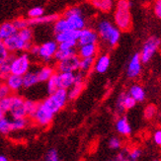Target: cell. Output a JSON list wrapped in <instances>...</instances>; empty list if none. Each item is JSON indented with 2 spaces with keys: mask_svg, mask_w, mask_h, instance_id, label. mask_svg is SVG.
<instances>
[{
  "mask_svg": "<svg viewBox=\"0 0 161 161\" xmlns=\"http://www.w3.org/2000/svg\"><path fill=\"white\" fill-rule=\"evenodd\" d=\"M45 160H47V161H58L59 155H58V150L55 148H51L47 152V154L45 156Z\"/></svg>",
  "mask_w": 161,
  "mask_h": 161,
  "instance_id": "39",
  "label": "cell"
},
{
  "mask_svg": "<svg viewBox=\"0 0 161 161\" xmlns=\"http://www.w3.org/2000/svg\"><path fill=\"white\" fill-rule=\"evenodd\" d=\"M84 84L83 83H74L73 85L67 89V97L68 100H74L76 99L83 91Z\"/></svg>",
  "mask_w": 161,
  "mask_h": 161,
  "instance_id": "28",
  "label": "cell"
},
{
  "mask_svg": "<svg viewBox=\"0 0 161 161\" xmlns=\"http://www.w3.org/2000/svg\"><path fill=\"white\" fill-rule=\"evenodd\" d=\"M58 88L68 89L74 84V72H58Z\"/></svg>",
  "mask_w": 161,
  "mask_h": 161,
  "instance_id": "18",
  "label": "cell"
},
{
  "mask_svg": "<svg viewBox=\"0 0 161 161\" xmlns=\"http://www.w3.org/2000/svg\"><path fill=\"white\" fill-rule=\"evenodd\" d=\"M142 62L141 59V55L138 53H135L129 61L128 68H127V76L130 79L136 78L142 73Z\"/></svg>",
  "mask_w": 161,
  "mask_h": 161,
  "instance_id": "11",
  "label": "cell"
},
{
  "mask_svg": "<svg viewBox=\"0 0 161 161\" xmlns=\"http://www.w3.org/2000/svg\"><path fill=\"white\" fill-rule=\"evenodd\" d=\"M67 101V90L64 88H58L53 94L46 98L42 103L55 115L65 106Z\"/></svg>",
  "mask_w": 161,
  "mask_h": 161,
  "instance_id": "3",
  "label": "cell"
},
{
  "mask_svg": "<svg viewBox=\"0 0 161 161\" xmlns=\"http://www.w3.org/2000/svg\"><path fill=\"white\" fill-rule=\"evenodd\" d=\"M11 98V104L10 109L8 113L10 114L11 118H18V117H27L26 115V109H25V99L22 96L19 95H12Z\"/></svg>",
  "mask_w": 161,
  "mask_h": 161,
  "instance_id": "10",
  "label": "cell"
},
{
  "mask_svg": "<svg viewBox=\"0 0 161 161\" xmlns=\"http://www.w3.org/2000/svg\"><path fill=\"white\" fill-rule=\"evenodd\" d=\"M11 130L17 131L22 130L28 125V119L27 117H18V118H12L11 120Z\"/></svg>",
  "mask_w": 161,
  "mask_h": 161,
  "instance_id": "26",
  "label": "cell"
},
{
  "mask_svg": "<svg viewBox=\"0 0 161 161\" xmlns=\"http://www.w3.org/2000/svg\"><path fill=\"white\" fill-rule=\"evenodd\" d=\"M59 16L58 14H50V15H42L40 17L36 18H27L26 19V24L28 27L32 26H38V25H43V24H48V23H53L55 20H58Z\"/></svg>",
  "mask_w": 161,
  "mask_h": 161,
  "instance_id": "14",
  "label": "cell"
},
{
  "mask_svg": "<svg viewBox=\"0 0 161 161\" xmlns=\"http://www.w3.org/2000/svg\"><path fill=\"white\" fill-rule=\"evenodd\" d=\"M3 44L5 45L6 48L9 51V53H17V52H27L29 51L31 47L33 46L32 42H28L24 40L20 36L18 31L3 41Z\"/></svg>",
  "mask_w": 161,
  "mask_h": 161,
  "instance_id": "4",
  "label": "cell"
},
{
  "mask_svg": "<svg viewBox=\"0 0 161 161\" xmlns=\"http://www.w3.org/2000/svg\"><path fill=\"white\" fill-rule=\"evenodd\" d=\"M11 122L10 119H8L6 116L3 118L2 120V124H1V130H0V132L3 135H8L9 132H11Z\"/></svg>",
  "mask_w": 161,
  "mask_h": 161,
  "instance_id": "36",
  "label": "cell"
},
{
  "mask_svg": "<svg viewBox=\"0 0 161 161\" xmlns=\"http://www.w3.org/2000/svg\"><path fill=\"white\" fill-rule=\"evenodd\" d=\"M8 158H7L5 155H0V161H7Z\"/></svg>",
  "mask_w": 161,
  "mask_h": 161,
  "instance_id": "51",
  "label": "cell"
},
{
  "mask_svg": "<svg viewBox=\"0 0 161 161\" xmlns=\"http://www.w3.org/2000/svg\"><path fill=\"white\" fill-rule=\"evenodd\" d=\"M142 156V149L139 148H134L130 152H129V160L136 161Z\"/></svg>",
  "mask_w": 161,
  "mask_h": 161,
  "instance_id": "44",
  "label": "cell"
},
{
  "mask_svg": "<svg viewBox=\"0 0 161 161\" xmlns=\"http://www.w3.org/2000/svg\"><path fill=\"white\" fill-rule=\"evenodd\" d=\"M94 62H95V58H80L78 70L82 71L83 73L88 72L93 67Z\"/></svg>",
  "mask_w": 161,
  "mask_h": 161,
  "instance_id": "29",
  "label": "cell"
},
{
  "mask_svg": "<svg viewBox=\"0 0 161 161\" xmlns=\"http://www.w3.org/2000/svg\"><path fill=\"white\" fill-rule=\"evenodd\" d=\"M110 64H111L110 55L107 53H104V54H101L97 59H95L93 68L97 73L102 74L108 70L110 67Z\"/></svg>",
  "mask_w": 161,
  "mask_h": 161,
  "instance_id": "17",
  "label": "cell"
},
{
  "mask_svg": "<svg viewBox=\"0 0 161 161\" xmlns=\"http://www.w3.org/2000/svg\"><path fill=\"white\" fill-rule=\"evenodd\" d=\"M160 44H161V40L156 36H152L146 40V42L142 46V50L141 53H139L142 62L143 64H148L150 61L154 53L157 52L158 47H160Z\"/></svg>",
  "mask_w": 161,
  "mask_h": 161,
  "instance_id": "6",
  "label": "cell"
},
{
  "mask_svg": "<svg viewBox=\"0 0 161 161\" xmlns=\"http://www.w3.org/2000/svg\"><path fill=\"white\" fill-rule=\"evenodd\" d=\"M98 53L97 44H86L80 45L78 48L79 58H95Z\"/></svg>",
  "mask_w": 161,
  "mask_h": 161,
  "instance_id": "20",
  "label": "cell"
},
{
  "mask_svg": "<svg viewBox=\"0 0 161 161\" xmlns=\"http://www.w3.org/2000/svg\"><path fill=\"white\" fill-rule=\"evenodd\" d=\"M121 146H122V141L117 136L112 137L109 141V147L111 149H114V150L120 149Z\"/></svg>",
  "mask_w": 161,
  "mask_h": 161,
  "instance_id": "42",
  "label": "cell"
},
{
  "mask_svg": "<svg viewBox=\"0 0 161 161\" xmlns=\"http://www.w3.org/2000/svg\"><path fill=\"white\" fill-rule=\"evenodd\" d=\"M76 46H77V42H75V41H67V42H61V43H58V48H61V50L75 48Z\"/></svg>",
  "mask_w": 161,
  "mask_h": 161,
  "instance_id": "43",
  "label": "cell"
},
{
  "mask_svg": "<svg viewBox=\"0 0 161 161\" xmlns=\"http://www.w3.org/2000/svg\"><path fill=\"white\" fill-rule=\"evenodd\" d=\"M131 2L130 0H118L114 12L115 25L121 32H128L131 29L132 20L130 13Z\"/></svg>",
  "mask_w": 161,
  "mask_h": 161,
  "instance_id": "1",
  "label": "cell"
},
{
  "mask_svg": "<svg viewBox=\"0 0 161 161\" xmlns=\"http://www.w3.org/2000/svg\"><path fill=\"white\" fill-rule=\"evenodd\" d=\"M6 116V113H4V112L1 110V108H0V130H1V124H2V120L3 118Z\"/></svg>",
  "mask_w": 161,
  "mask_h": 161,
  "instance_id": "50",
  "label": "cell"
},
{
  "mask_svg": "<svg viewBox=\"0 0 161 161\" xmlns=\"http://www.w3.org/2000/svg\"><path fill=\"white\" fill-rule=\"evenodd\" d=\"M154 13L156 17L161 20V0H156L154 4Z\"/></svg>",
  "mask_w": 161,
  "mask_h": 161,
  "instance_id": "48",
  "label": "cell"
},
{
  "mask_svg": "<svg viewBox=\"0 0 161 161\" xmlns=\"http://www.w3.org/2000/svg\"><path fill=\"white\" fill-rule=\"evenodd\" d=\"M10 96L9 97L0 98V108H1V110L4 112V113H8V111L10 109V104H11Z\"/></svg>",
  "mask_w": 161,
  "mask_h": 161,
  "instance_id": "40",
  "label": "cell"
},
{
  "mask_svg": "<svg viewBox=\"0 0 161 161\" xmlns=\"http://www.w3.org/2000/svg\"><path fill=\"white\" fill-rule=\"evenodd\" d=\"M94 8L102 13H109L114 7V0H89Z\"/></svg>",
  "mask_w": 161,
  "mask_h": 161,
  "instance_id": "21",
  "label": "cell"
},
{
  "mask_svg": "<svg viewBox=\"0 0 161 161\" xmlns=\"http://www.w3.org/2000/svg\"><path fill=\"white\" fill-rule=\"evenodd\" d=\"M0 85H1V83H0Z\"/></svg>",
  "mask_w": 161,
  "mask_h": 161,
  "instance_id": "52",
  "label": "cell"
},
{
  "mask_svg": "<svg viewBox=\"0 0 161 161\" xmlns=\"http://www.w3.org/2000/svg\"><path fill=\"white\" fill-rule=\"evenodd\" d=\"M136 105V101L129 93H121L118 97L116 109L118 113H123L125 110H130Z\"/></svg>",
  "mask_w": 161,
  "mask_h": 161,
  "instance_id": "12",
  "label": "cell"
},
{
  "mask_svg": "<svg viewBox=\"0 0 161 161\" xmlns=\"http://www.w3.org/2000/svg\"><path fill=\"white\" fill-rule=\"evenodd\" d=\"M58 88V73H53L50 78L47 80V92L48 95L53 94L55 90Z\"/></svg>",
  "mask_w": 161,
  "mask_h": 161,
  "instance_id": "30",
  "label": "cell"
},
{
  "mask_svg": "<svg viewBox=\"0 0 161 161\" xmlns=\"http://www.w3.org/2000/svg\"><path fill=\"white\" fill-rule=\"evenodd\" d=\"M12 94L11 90L9 87L6 85V84H1L0 85V98H4V97H9Z\"/></svg>",
  "mask_w": 161,
  "mask_h": 161,
  "instance_id": "45",
  "label": "cell"
},
{
  "mask_svg": "<svg viewBox=\"0 0 161 161\" xmlns=\"http://www.w3.org/2000/svg\"><path fill=\"white\" fill-rule=\"evenodd\" d=\"M18 30L13 25L12 22H5L2 25H0V41L3 42L5 39L9 38L14 35Z\"/></svg>",
  "mask_w": 161,
  "mask_h": 161,
  "instance_id": "24",
  "label": "cell"
},
{
  "mask_svg": "<svg viewBox=\"0 0 161 161\" xmlns=\"http://www.w3.org/2000/svg\"><path fill=\"white\" fill-rule=\"evenodd\" d=\"M38 104L37 102H35L33 100H25V109H26V115L27 117L32 118L36 112L38 108Z\"/></svg>",
  "mask_w": 161,
  "mask_h": 161,
  "instance_id": "33",
  "label": "cell"
},
{
  "mask_svg": "<svg viewBox=\"0 0 161 161\" xmlns=\"http://www.w3.org/2000/svg\"><path fill=\"white\" fill-rule=\"evenodd\" d=\"M80 58L78 54H72L64 59L58 61L57 69L58 72H75L79 68Z\"/></svg>",
  "mask_w": 161,
  "mask_h": 161,
  "instance_id": "8",
  "label": "cell"
},
{
  "mask_svg": "<svg viewBox=\"0 0 161 161\" xmlns=\"http://www.w3.org/2000/svg\"><path fill=\"white\" fill-rule=\"evenodd\" d=\"M66 20V23L69 30H82L86 27V20L83 14L79 15H71L68 17H64Z\"/></svg>",
  "mask_w": 161,
  "mask_h": 161,
  "instance_id": "15",
  "label": "cell"
},
{
  "mask_svg": "<svg viewBox=\"0 0 161 161\" xmlns=\"http://www.w3.org/2000/svg\"><path fill=\"white\" fill-rule=\"evenodd\" d=\"M10 73H11L10 62H9V59H7L6 61L2 62V64H0V78L4 80Z\"/></svg>",
  "mask_w": 161,
  "mask_h": 161,
  "instance_id": "34",
  "label": "cell"
},
{
  "mask_svg": "<svg viewBox=\"0 0 161 161\" xmlns=\"http://www.w3.org/2000/svg\"><path fill=\"white\" fill-rule=\"evenodd\" d=\"M80 31L79 30H66L61 33H58V34H55V41H57L58 44L61 43V42H67V41L77 42L79 35H80Z\"/></svg>",
  "mask_w": 161,
  "mask_h": 161,
  "instance_id": "19",
  "label": "cell"
},
{
  "mask_svg": "<svg viewBox=\"0 0 161 161\" xmlns=\"http://www.w3.org/2000/svg\"><path fill=\"white\" fill-rule=\"evenodd\" d=\"M115 160L117 161H125V160H129V152L127 149H124L121 152H119L117 156L115 157Z\"/></svg>",
  "mask_w": 161,
  "mask_h": 161,
  "instance_id": "46",
  "label": "cell"
},
{
  "mask_svg": "<svg viewBox=\"0 0 161 161\" xmlns=\"http://www.w3.org/2000/svg\"><path fill=\"white\" fill-rule=\"evenodd\" d=\"M76 53V50L75 48H69V50H61V48H58V51L55 52L54 58L57 61H59L61 59H64L70 55Z\"/></svg>",
  "mask_w": 161,
  "mask_h": 161,
  "instance_id": "31",
  "label": "cell"
},
{
  "mask_svg": "<svg viewBox=\"0 0 161 161\" xmlns=\"http://www.w3.org/2000/svg\"><path fill=\"white\" fill-rule=\"evenodd\" d=\"M45 14V10L43 7H40V6H36V7H33L32 9L29 10L28 12V17L29 18H36V17H40L42 15Z\"/></svg>",
  "mask_w": 161,
  "mask_h": 161,
  "instance_id": "37",
  "label": "cell"
},
{
  "mask_svg": "<svg viewBox=\"0 0 161 161\" xmlns=\"http://www.w3.org/2000/svg\"><path fill=\"white\" fill-rule=\"evenodd\" d=\"M4 81H5L6 85L8 86L9 89L11 90L12 93L18 92L21 88H23V78L21 75L10 73L4 79Z\"/></svg>",
  "mask_w": 161,
  "mask_h": 161,
  "instance_id": "16",
  "label": "cell"
},
{
  "mask_svg": "<svg viewBox=\"0 0 161 161\" xmlns=\"http://www.w3.org/2000/svg\"><path fill=\"white\" fill-rule=\"evenodd\" d=\"M23 87L28 89V88H31L33 86H35L36 84H38L39 81V77H38V73L37 70H31L29 69L23 76Z\"/></svg>",
  "mask_w": 161,
  "mask_h": 161,
  "instance_id": "23",
  "label": "cell"
},
{
  "mask_svg": "<svg viewBox=\"0 0 161 161\" xmlns=\"http://www.w3.org/2000/svg\"><path fill=\"white\" fill-rule=\"evenodd\" d=\"M129 94L136 101V103L143 102L145 99V91L142 88V86L138 85V84H134V85L130 86L129 90Z\"/></svg>",
  "mask_w": 161,
  "mask_h": 161,
  "instance_id": "25",
  "label": "cell"
},
{
  "mask_svg": "<svg viewBox=\"0 0 161 161\" xmlns=\"http://www.w3.org/2000/svg\"><path fill=\"white\" fill-rule=\"evenodd\" d=\"M58 48V44L57 41H47L46 43L39 46V52L37 57L46 62L50 61L54 58L55 52Z\"/></svg>",
  "mask_w": 161,
  "mask_h": 161,
  "instance_id": "9",
  "label": "cell"
},
{
  "mask_svg": "<svg viewBox=\"0 0 161 161\" xmlns=\"http://www.w3.org/2000/svg\"><path fill=\"white\" fill-rule=\"evenodd\" d=\"M37 73H38L40 82H47V80L54 73V69L51 66L46 65V66L39 68L37 70Z\"/></svg>",
  "mask_w": 161,
  "mask_h": 161,
  "instance_id": "27",
  "label": "cell"
},
{
  "mask_svg": "<svg viewBox=\"0 0 161 161\" xmlns=\"http://www.w3.org/2000/svg\"><path fill=\"white\" fill-rule=\"evenodd\" d=\"M9 58H10L9 51L6 48L3 42L0 41V64H1L2 62L6 61L7 59H9Z\"/></svg>",
  "mask_w": 161,
  "mask_h": 161,
  "instance_id": "35",
  "label": "cell"
},
{
  "mask_svg": "<svg viewBox=\"0 0 161 161\" xmlns=\"http://www.w3.org/2000/svg\"><path fill=\"white\" fill-rule=\"evenodd\" d=\"M156 112H157V109L154 105H148L147 107L145 108L144 110V117L145 119H147V120H151V119L154 118V116L156 115Z\"/></svg>",
  "mask_w": 161,
  "mask_h": 161,
  "instance_id": "38",
  "label": "cell"
},
{
  "mask_svg": "<svg viewBox=\"0 0 161 161\" xmlns=\"http://www.w3.org/2000/svg\"><path fill=\"white\" fill-rule=\"evenodd\" d=\"M66 30H69V29H68L65 18H64V17L58 18V20H55L53 22V31L55 34L61 33V32L66 31Z\"/></svg>",
  "mask_w": 161,
  "mask_h": 161,
  "instance_id": "32",
  "label": "cell"
},
{
  "mask_svg": "<svg viewBox=\"0 0 161 161\" xmlns=\"http://www.w3.org/2000/svg\"><path fill=\"white\" fill-rule=\"evenodd\" d=\"M116 130L124 136H129L131 135V127L125 117H121L116 122Z\"/></svg>",
  "mask_w": 161,
  "mask_h": 161,
  "instance_id": "22",
  "label": "cell"
},
{
  "mask_svg": "<svg viewBox=\"0 0 161 161\" xmlns=\"http://www.w3.org/2000/svg\"><path fill=\"white\" fill-rule=\"evenodd\" d=\"M153 141H154V142L157 145L161 146V130H156L154 132V136H153Z\"/></svg>",
  "mask_w": 161,
  "mask_h": 161,
  "instance_id": "49",
  "label": "cell"
},
{
  "mask_svg": "<svg viewBox=\"0 0 161 161\" xmlns=\"http://www.w3.org/2000/svg\"><path fill=\"white\" fill-rule=\"evenodd\" d=\"M79 14H82V9L79 6H72L69 7L68 9L65 10V12L64 13V17H68L71 15H79Z\"/></svg>",
  "mask_w": 161,
  "mask_h": 161,
  "instance_id": "41",
  "label": "cell"
},
{
  "mask_svg": "<svg viewBox=\"0 0 161 161\" xmlns=\"http://www.w3.org/2000/svg\"><path fill=\"white\" fill-rule=\"evenodd\" d=\"M99 41V36H98L97 31L89 28H84L80 31L79 38L77 40V45H86V44H97Z\"/></svg>",
  "mask_w": 161,
  "mask_h": 161,
  "instance_id": "13",
  "label": "cell"
},
{
  "mask_svg": "<svg viewBox=\"0 0 161 161\" xmlns=\"http://www.w3.org/2000/svg\"><path fill=\"white\" fill-rule=\"evenodd\" d=\"M97 33L109 47H114L118 45L121 38V30L109 20L103 19L97 24Z\"/></svg>",
  "mask_w": 161,
  "mask_h": 161,
  "instance_id": "2",
  "label": "cell"
},
{
  "mask_svg": "<svg viewBox=\"0 0 161 161\" xmlns=\"http://www.w3.org/2000/svg\"><path fill=\"white\" fill-rule=\"evenodd\" d=\"M10 71L13 74L23 76L31 68V60L28 53H21L16 57L9 58Z\"/></svg>",
  "mask_w": 161,
  "mask_h": 161,
  "instance_id": "5",
  "label": "cell"
},
{
  "mask_svg": "<svg viewBox=\"0 0 161 161\" xmlns=\"http://www.w3.org/2000/svg\"><path fill=\"white\" fill-rule=\"evenodd\" d=\"M84 74L82 71H75L74 72V83H83L84 82Z\"/></svg>",
  "mask_w": 161,
  "mask_h": 161,
  "instance_id": "47",
  "label": "cell"
},
{
  "mask_svg": "<svg viewBox=\"0 0 161 161\" xmlns=\"http://www.w3.org/2000/svg\"><path fill=\"white\" fill-rule=\"evenodd\" d=\"M53 117H54V114L52 111L48 110L43 103H39L38 108L36 112H35L34 116L32 117V119L38 125H41V127H47V125H50L51 123L53 122Z\"/></svg>",
  "mask_w": 161,
  "mask_h": 161,
  "instance_id": "7",
  "label": "cell"
}]
</instances>
